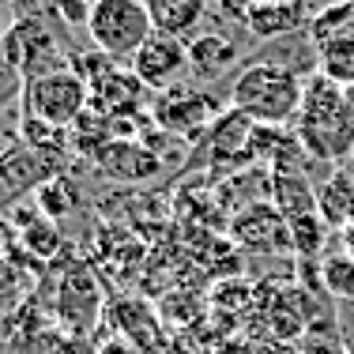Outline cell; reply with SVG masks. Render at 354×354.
<instances>
[{"mask_svg": "<svg viewBox=\"0 0 354 354\" xmlns=\"http://www.w3.org/2000/svg\"><path fill=\"white\" fill-rule=\"evenodd\" d=\"M301 98H306V83L298 80L290 64L279 61H249L234 75L230 87V106L241 109L249 121L272 124V129L298 121Z\"/></svg>", "mask_w": 354, "mask_h": 354, "instance_id": "obj_1", "label": "cell"}, {"mask_svg": "<svg viewBox=\"0 0 354 354\" xmlns=\"http://www.w3.org/2000/svg\"><path fill=\"white\" fill-rule=\"evenodd\" d=\"M298 140L317 158H339L343 151L354 155V106L347 87L313 75L306 83V98L298 109Z\"/></svg>", "mask_w": 354, "mask_h": 354, "instance_id": "obj_2", "label": "cell"}, {"mask_svg": "<svg viewBox=\"0 0 354 354\" xmlns=\"http://www.w3.org/2000/svg\"><path fill=\"white\" fill-rule=\"evenodd\" d=\"M87 35L109 61H132L143 41L155 35V23H151L143 0H95Z\"/></svg>", "mask_w": 354, "mask_h": 354, "instance_id": "obj_3", "label": "cell"}, {"mask_svg": "<svg viewBox=\"0 0 354 354\" xmlns=\"http://www.w3.org/2000/svg\"><path fill=\"white\" fill-rule=\"evenodd\" d=\"M91 109V83L75 68H53L27 83V117L53 124V129H75Z\"/></svg>", "mask_w": 354, "mask_h": 354, "instance_id": "obj_4", "label": "cell"}, {"mask_svg": "<svg viewBox=\"0 0 354 354\" xmlns=\"http://www.w3.org/2000/svg\"><path fill=\"white\" fill-rule=\"evenodd\" d=\"M129 68L136 72V80L147 91H174V83L189 72V46H185V38L155 30L129 61Z\"/></svg>", "mask_w": 354, "mask_h": 354, "instance_id": "obj_5", "label": "cell"}, {"mask_svg": "<svg viewBox=\"0 0 354 354\" xmlns=\"http://www.w3.org/2000/svg\"><path fill=\"white\" fill-rule=\"evenodd\" d=\"M230 234L234 241H238L241 249H264V252H279V249H290V226H286V218L279 207L272 204H249L241 215H234L230 223Z\"/></svg>", "mask_w": 354, "mask_h": 354, "instance_id": "obj_6", "label": "cell"}, {"mask_svg": "<svg viewBox=\"0 0 354 354\" xmlns=\"http://www.w3.org/2000/svg\"><path fill=\"white\" fill-rule=\"evenodd\" d=\"M301 27H313V4L309 0H252L245 30L252 38H286Z\"/></svg>", "mask_w": 354, "mask_h": 354, "instance_id": "obj_7", "label": "cell"}, {"mask_svg": "<svg viewBox=\"0 0 354 354\" xmlns=\"http://www.w3.org/2000/svg\"><path fill=\"white\" fill-rule=\"evenodd\" d=\"M98 170L106 177H113V181H147V177H155L162 170V162H158V155L151 147H143L136 140H109L102 151L95 155Z\"/></svg>", "mask_w": 354, "mask_h": 354, "instance_id": "obj_8", "label": "cell"}, {"mask_svg": "<svg viewBox=\"0 0 354 354\" xmlns=\"http://www.w3.org/2000/svg\"><path fill=\"white\" fill-rule=\"evenodd\" d=\"M143 83L136 80V72H121V68H109L102 80L91 83V106H98L109 117H121V113H136L143 102Z\"/></svg>", "mask_w": 354, "mask_h": 354, "instance_id": "obj_9", "label": "cell"}, {"mask_svg": "<svg viewBox=\"0 0 354 354\" xmlns=\"http://www.w3.org/2000/svg\"><path fill=\"white\" fill-rule=\"evenodd\" d=\"M147 15L155 23L158 35L185 38L204 23V15L212 12V0H143Z\"/></svg>", "mask_w": 354, "mask_h": 354, "instance_id": "obj_10", "label": "cell"}, {"mask_svg": "<svg viewBox=\"0 0 354 354\" xmlns=\"http://www.w3.org/2000/svg\"><path fill=\"white\" fill-rule=\"evenodd\" d=\"M49 166H46V158L38 155V151H30L27 143H23L19 151H4L0 155V181L8 185V189L19 196V192H27V189H38V185H46L49 181Z\"/></svg>", "mask_w": 354, "mask_h": 354, "instance_id": "obj_11", "label": "cell"}, {"mask_svg": "<svg viewBox=\"0 0 354 354\" xmlns=\"http://www.w3.org/2000/svg\"><path fill=\"white\" fill-rule=\"evenodd\" d=\"M238 57H241V49L234 46V38L212 30V35H200L189 46V68L196 75H204V80H215V75H223L226 68H234Z\"/></svg>", "mask_w": 354, "mask_h": 354, "instance_id": "obj_12", "label": "cell"}, {"mask_svg": "<svg viewBox=\"0 0 354 354\" xmlns=\"http://www.w3.org/2000/svg\"><path fill=\"white\" fill-rule=\"evenodd\" d=\"M317 212L324 218V226H335L339 234L354 223V181L347 174L328 177L317 189Z\"/></svg>", "mask_w": 354, "mask_h": 354, "instance_id": "obj_13", "label": "cell"}, {"mask_svg": "<svg viewBox=\"0 0 354 354\" xmlns=\"http://www.w3.org/2000/svg\"><path fill=\"white\" fill-rule=\"evenodd\" d=\"M275 207L283 212V218L317 212V189H309L301 170H290V166L275 170Z\"/></svg>", "mask_w": 354, "mask_h": 354, "instance_id": "obj_14", "label": "cell"}, {"mask_svg": "<svg viewBox=\"0 0 354 354\" xmlns=\"http://www.w3.org/2000/svg\"><path fill=\"white\" fill-rule=\"evenodd\" d=\"M158 121H162L166 129H192L196 132L200 124H204V129L215 124V109H212L207 98L192 95V91H181V95H174V102H166L162 109H158Z\"/></svg>", "mask_w": 354, "mask_h": 354, "instance_id": "obj_15", "label": "cell"}, {"mask_svg": "<svg viewBox=\"0 0 354 354\" xmlns=\"http://www.w3.org/2000/svg\"><path fill=\"white\" fill-rule=\"evenodd\" d=\"M98 306H102V294H98V283L91 279V272L83 268V283H80V294H72L68 286L61 290V320L68 328H91L98 317Z\"/></svg>", "mask_w": 354, "mask_h": 354, "instance_id": "obj_16", "label": "cell"}, {"mask_svg": "<svg viewBox=\"0 0 354 354\" xmlns=\"http://www.w3.org/2000/svg\"><path fill=\"white\" fill-rule=\"evenodd\" d=\"M313 41L328 46V41H354V0H335L320 15H313Z\"/></svg>", "mask_w": 354, "mask_h": 354, "instance_id": "obj_17", "label": "cell"}, {"mask_svg": "<svg viewBox=\"0 0 354 354\" xmlns=\"http://www.w3.org/2000/svg\"><path fill=\"white\" fill-rule=\"evenodd\" d=\"M35 204H38L41 218H49V223H61V218H68V215L75 212L80 196H75V189H72L68 177L53 174L46 185H38V189H35Z\"/></svg>", "mask_w": 354, "mask_h": 354, "instance_id": "obj_18", "label": "cell"}, {"mask_svg": "<svg viewBox=\"0 0 354 354\" xmlns=\"http://www.w3.org/2000/svg\"><path fill=\"white\" fill-rule=\"evenodd\" d=\"M317 64L320 75L339 87H354V41H328L317 46Z\"/></svg>", "mask_w": 354, "mask_h": 354, "instance_id": "obj_19", "label": "cell"}, {"mask_svg": "<svg viewBox=\"0 0 354 354\" xmlns=\"http://www.w3.org/2000/svg\"><path fill=\"white\" fill-rule=\"evenodd\" d=\"M320 283L332 298L339 301H354V260L347 252H332L320 260Z\"/></svg>", "mask_w": 354, "mask_h": 354, "instance_id": "obj_20", "label": "cell"}, {"mask_svg": "<svg viewBox=\"0 0 354 354\" xmlns=\"http://www.w3.org/2000/svg\"><path fill=\"white\" fill-rule=\"evenodd\" d=\"M286 226H290V245L294 252H301V257H317L320 245H324V218L320 212H306V215H294L286 218Z\"/></svg>", "mask_w": 354, "mask_h": 354, "instance_id": "obj_21", "label": "cell"}, {"mask_svg": "<svg viewBox=\"0 0 354 354\" xmlns=\"http://www.w3.org/2000/svg\"><path fill=\"white\" fill-rule=\"evenodd\" d=\"M19 245L30 252V257H53L57 249H61V230H57V223H49V218H35V223L27 226V230H19Z\"/></svg>", "mask_w": 354, "mask_h": 354, "instance_id": "obj_22", "label": "cell"}, {"mask_svg": "<svg viewBox=\"0 0 354 354\" xmlns=\"http://www.w3.org/2000/svg\"><path fill=\"white\" fill-rule=\"evenodd\" d=\"M91 4H95V0H61V15L68 23H87L91 19Z\"/></svg>", "mask_w": 354, "mask_h": 354, "instance_id": "obj_23", "label": "cell"}, {"mask_svg": "<svg viewBox=\"0 0 354 354\" xmlns=\"http://www.w3.org/2000/svg\"><path fill=\"white\" fill-rule=\"evenodd\" d=\"M343 252H347V257L354 260V223L347 226V230H343Z\"/></svg>", "mask_w": 354, "mask_h": 354, "instance_id": "obj_24", "label": "cell"}, {"mask_svg": "<svg viewBox=\"0 0 354 354\" xmlns=\"http://www.w3.org/2000/svg\"><path fill=\"white\" fill-rule=\"evenodd\" d=\"M4 98H8V95H0V106H4Z\"/></svg>", "mask_w": 354, "mask_h": 354, "instance_id": "obj_25", "label": "cell"}, {"mask_svg": "<svg viewBox=\"0 0 354 354\" xmlns=\"http://www.w3.org/2000/svg\"><path fill=\"white\" fill-rule=\"evenodd\" d=\"M347 354H354V347H347Z\"/></svg>", "mask_w": 354, "mask_h": 354, "instance_id": "obj_26", "label": "cell"}, {"mask_svg": "<svg viewBox=\"0 0 354 354\" xmlns=\"http://www.w3.org/2000/svg\"><path fill=\"white\" fill-rule=\"evenodd\" d=\"M0 4H8V0H0Z\"/></svg>", "mask_w": 354, "mask_h": 354, "instance_id": "obj_27", "label": "cell"}, {"mask_svg": "<svg viewBox=\"0 0 354 354\" xmlns=\"http://www.w3.org/2000/svg\"><path fill=\"white\" fill-rule=\"evenodd\" d=\"M212 4H218V0H212Z\"/></svg>", "mask_w": 354, "mask_h": 354, "instance_id": "obj_28", "label": "cell"}, {"mask_svg": "<svg viewBox=\"0 0 354 354\" xmlns=\"http://www.w3.org/2000/svg\"><path fill=\"white\" fill-rule=\"evenodd\" d=\"M309 4H313V0H309Z\"/></svg>", "mask_w": 354, "mask_h": 354, "instance_id": "obj_29", "label": "cell"}]
</instances>
